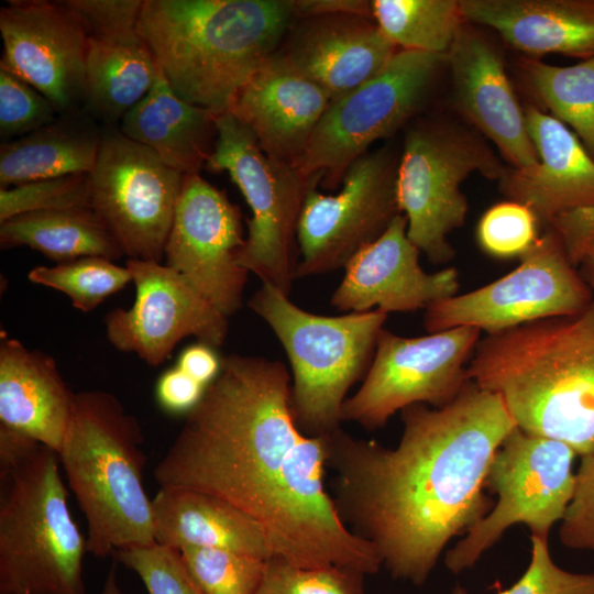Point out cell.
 Here are the masks:
<instances>
[{"mask_svg":"<svg viewBox=\"0 0 594 594\" xmlns=\"http://www.w3.org/2000/svg\"><path fill=\"white\" fill-rule=\"evenodd\" d=\"M593 300L592 290L548 229L507 275L429 306L424 326L430 333L473 327L493 334L535 320L575 316Z\"/></svg>","mask_w":594,"mask_h":594,"instance_id":"obj_15","label":"cell"},{"mask_svg":"<svg viewBox=\"0 0 594 594\" xmlns=\"http://www.w3.org/2000/svg\"><path fill=\"white\" fill-rule=\"evenodd\" d=\"M0 33L1 69L38 90L59 114L87 110L86 36L64 1L9 0Z\"/></svg>","mask_w":594,"mask_h":594,"instance_id":"obj_18","label":"cell"},{"mask_svg":"<svg viewBox=\"0 0 594 594\" xmlns=\"http://www.w3.org/2000/svg\"><path fill=\"white\" fill-rule=\"evenodd\" d=\"M576 455L560 441L514 428L495 452L484 482L497 502L447 551L446 566L455 574L473 566L516 524L548 540L572 501Z\"/></svg>","mask_w":594,"mask_h":594,"instance_id":"obj_10","label":"cell"},{"mask_svg":"<svg viewBox=\"0 0 594 594\" xmlns=\"http://www.w3.org/2000/svg\"><path fill=\"white\" fill-rule=\"evenodd\" d=\"M244 240L239 207L199 174L184 175L164 264L227 317L242 306L249 272L238 253Z\"/></svg>","mask_w":594,"mask_h":594,"instance_id":"obj_17","label":"cell"},{"mask_svg":"<svg viewBox=\"0 0 594 594\" xmlns=\"http://www.w3.org/2000/svg\"><path fill=\"white\" fill-rule=\"evenodd\" d=\"M59 116L38 90L0 68V138L4 142L32 133Z\"/></svg>","mask_w":594,"mask_h":594,"instance_id":"obj_39","label":"cell"},{"mask_svg":"<svg viewBox=\"0 0 594 594\" xmlns=\"http://www.w3.org/2000/svg\"><path fill=\"white\" fill-rule=\"evenodd\" d=\"M101 594H128L122 590L118 581L117 566L114 563L108 570Z\"/></svg>","mask_w":594,"mask_h":594,"instance_id":"obj_46","label":"cell"},{"mask_svg":"<svg viewBox=\"0 0 594 594\" xmlns=\"http://www.w3.org/2000/svg\"><path fill=\"white\" fill-rule=\"evenodd\" d=\"M206 387L176 365L161 375L155 394L164 410L187 414L200 402Z\"/></svg>","mask_w":594,"mask_h":594,"instance_id":"obj_43","label":"cell"},{"mask_svg":"<svg viewBox=\"0 0 594 594\" xmlns=\"http://www.w3.org/2000/svg\"><path fill=\"white\" fill-rule=\"evenodd\" d=\"M397 151L385 145L366 152L346 169L334 195L317 190L312 178L297 228L296 278L344 267L402 215L397 197Z\"/></svg>","mask_w":594,"mask_h":594,"instance_id":"obj_13","label":"cell"},{"mask_svg":"<svg viewBox=\"0 0 594 594\" xmlns=\"http://www.w3.org/2000/svg\"><path fill=\"white\" fill-rule=\"evenodd\" d=\"M67 496L58 454L41 443L0 471V594H87Z\"/></svg>","mask_w":594,"mask_h":594,"instance_id":"obj_6","label":"cell"},{"mask_svg":"<svg viewBox=\"0 0 594 594\" xmlns=\"http://www.w3.org/2000/svg\"><path fill=\"white\" fill-rule=\"evenodd\" d=\"M216 118L211 111L177 96L158 69L150 91L127 112L118 128L180 174H199L213 151Z\"/></svg>","mask_w":594,"mask_h":594,"instance_id":"obj_27","label":"cell"},{"mask_svg":"<svg viewBox=\"0 0 594 594\" xmlns=\"http://www.w3.org/2000/svg\"><path fill=\"white\" fill-rule=\"evenodd\" d=\"M216 125L217 139L206 168L227 172L252 213L238 263L262 284L288 295L299 257L298 221L312 178L267 156L252 131L229 111L217 116Z\"/></svg>","mask_w":594,"mask_h":594,"instance_id":"obj_9","label":"cell"},{"mask_svg":"<svg viewBox=\"0 0 594 594\" xmlns=\"http://www.w3.org/2000/svg\"><path fill=\"white\" fill-rule=\"evenodd\" d=\"M480 336L473 327L417 338L383 329L360 388L342 405L341 421L375 430L413 404L435 408L448 405L470 381L466 363Z\"/></svg>","mask_w":594,"mask_h":594,"instance_id":"obj_12","label":"cell"},{"mask_svg":"<svg viewBox=\"0 0 594 594\" xmlns=\"http://www.w3.org/2000/svg\"><path fill=\"white\" fill-rule=\"evenodd\" d=\"M579 273L594 295V250L580 264Z\"/></svg>","mask_w":594,"mask_h":594,"instance_id":"obj_47","label":"cell"},{"mask_svg":"<svg viewBox=\"0 0 594 594\" xmlns=\"http://www.w3.org/2000/svg\"><path fill=\"white\" fill-rule=\"evenodd\" d=\"M538 224L536 215L527 206L503 201L481 217L476 239L481 249L492 256L521 257L538 241Z\"/></svg>","mask_w":594,"mask_h":594,"instance_id":"obj_37","label":"cell"},{"mask_svg":"<svg viewBox=\"0 0 594 594\" xmlns=\"http://www.w3.org/2000/svg\"><path fill=\"white\" fill-rule=\"evenodd\" d=\"M531 558L518 581L498 594H594V573H574L558 566L548 540L530 537Z\"/></svg>","mask_w":594,"mask_h":594,"instance_id":"obj_40","label":"cell"},{"mask_svg":"<svg viewBox=\"0 0 594 594\" xmlns=\"http://www.w3.org/2000/svg\"><path fill=\"white\" fill-rule=\"evenodd\" d=\"M450 594H468L466 590L462 586H455Z\"/></svg>","mask_w":594,"mask_h":594,"instance_id":"obj_48","label":"cell"},{"mask_svg":"<svg viewBox=\"0 0 594 594\" xmlns=\"http://www.w3.org/2000/svg\"><path fill=\"white\" fill-rule=\"evenodd\" d=\"M293 11L295 20L330 14L373 19L372 2L365 0H293Z\"/></svg>","mask_w":594,"mask_h":594,"instance_id":"obj_45","label":"cell"},{"mask_svg":"<svg viewBox=\"0 0 594 594\" xmlns=\"http://www.w3.org/2000/svg\"><path fill=\"white\" fill-rule=\"evenodd\" d=\"M87 111L118 128L155 82L158 65L138 26L85 34Z\"/></svg>","mask_w":594,"mask_h":594,"instance_id":"obj_28","label":"cell"},{"mask_svg":"<svg viewBox=\"0 0 594 594\" xmlns=\"http://www.w3.org/2000/svg\"><path fill=\"white\" fill-rule=\"evenodd\" d=\"M177 366L202 385L208 386L220 372L221 359L218 358L213 348L198 342L187 346L180 353Z\"/></svg>","mask_w":594,"mask_h":594,"instance_id":"obj_44","label":"cell"},{"mask_svg":"<svg viewBox=\"0 0 594 594\" xmlns=\"http://www.w3.org/2000/svg\"><path fill=\"white\" fill-rule=\"evenodd\" d=\"M525 114L539 162L507 167L499 191L527 206L546 226L563 211L594 205V158L579 138L537 106H527Z\"/></svg>","mask_w":594,"mask_h":594,"instance_id":"obj_23","label":"cell"},{"mask_svg":"<svg viewBox=\"0 0 594 594\" xmlns=\"http://www.w3.org/2000/svg\"><path fill=\"white\" fill-rule=\"evenodd\" d=\"M183 178L119 128L103 127L89 173L90 207L128 258L163 262Z\"/></svg>","mask_w":594,"mask_h":594,"instance_id":"obj_14","label":"cell"},{"mask_svg":"<svg viewBox=\"0 0 594 594\" xmlns=\"http://www.w3.org/2000/svg\"><path fill=\"white\" fill-rule=\"evenodd\" d=\"M125 266L135 285V300L128 309L109 311L105 319L107 339L117 350L158 366L187 337L213 349L223 344L229 317L183 275L163 262L128 258Z\"/></svg>","mask_w":594,"mask_h":594,"instance_id":"obj_16","label":"cell"},{"mask_svg":"<svg viewBox=\"0 0 594 594\" xmlns=\"http://www.w3.org/2000/svg\"><path fill=\"white\" fill-rule=\"evenodd\" d=\"M154 536L160 544L230 550L261 559L274 557L262 525L216 495L161 487L152 499Z\"/></svg>","mask_w":594,"mask_h":594,"instance_id":"obj_26","label":"cell"},{"mask_svg":"<svg viewBox=\"0 0 594 594\" xmlns=\"http://www.w3.org/2000/svg\"><path fill=\"white\" fill-rule=\"evenodd\" d=\"M248 306L272 328L288 356L292 409L299 430L310 437L339 430L346 394L365 377L388 314L373 309L321 316L267 284Z\"/></svg>","mask_w":594,"mask_h":594,"instance_id":"obj_7","label":"cell"},{"mask_svg":"<svg viewBox=\"0 0 594 594\" xmlns=\"http://www.w3.org/2000/svg\"><path fill=\"white\" fill-rule=\"evenodd\" d=\"M547 228L558 237L570 263L579 267L594 250V205L563 211Z\"/></svg>","mask_w":594,"mask_h":594,"instance_id":"obj_42","label":"cell"},{"mask_svg":"<svg viewBox=\"0 0 594 594\" xmlns=\"http://www.w3.org/2000/svg\"><path fill=\"white\" fill-rule=\"evenodd\" d=\"M400 418L395 448L330 433L328 468L343 522L394 579L421 585L448 542L492 509L486 473L517 426L503 398L472 381L448 405L413 404Z\"/></svg>","mask_w":594,"mask_h":594,"instance_id":"obj_2","label":"cell"},{"mask_svg":"<svg viewBox=\"0 0 594 594\" xmlns=\"http://www.w3.org/2000/svg\"><path fill=\"white\" fill-rule=\"evenodd\" d=\"M75 394L54 359L30 350L2 332L0 341V425L58 453Z\"/></svg>","mask_w":594,"mask_h":594,"instance_id":"obj_25","label":"cell"},{"mask_svg":"<svg viewBox=\"0 0 594 594\" xmlns=\"http://www.w3.org/2000/svg\"><path fill=\"white\" fill-rule=\"evenodd\" d=\"M103 127L87 110L55 121L0 146V187L89 174L96 163Z\"/></svg>","mask_w":594,"mask_h":594,"instance_id":"obj_29","label":"cell"},{"mask_svg":"<svg viewBox=\"0 0 594 594\" xmlns=\"http://www.w3.org/2000/svg\"><path fill=\"white\" fill-rule=\"evenodd\" d=\"M364 576L341 566L307 568L272 557L256 594H366Z\"/></svg>","mask_w":594,"mask_h":594,"instance_id":"obj_35","label":"cell"},{"mask_svg":"<svg viewBox=\"0 0 594 594\" xmlns=\"http://www.w3.org/2000/svg\"><path fill=\"white\" fill-rule=\"evenodd\" d=\"M383 34L399 50L447 55L465 18L460 0H373Z\"/></svg>","mask_w":594,"mask_h":594,"instance_id":"obj_32","label":"cell"},{"mask_svg":"<svg viewBox=\"0 0 594 594\" xmlns=\"http://www.w3.org/2000/svg\"><path fill=\"white\" fill-rule=\"evenodd\" d=\"M507 167L474 128L449 118H424L407 130L397 170V197L409 240L433 264L455 254L448 235L469 205L462 183L473 173L499 180Z\"/></svg>","mask_w":594,"mask_h":594,"instance_id":"obj_8","label":"cell"},{"mask_svg":"<svg viewBox=\"0 0 594 594\" xmlns=\"http://www.w3.org/2000/svg\"><path fill=\"white\" fill-rule=\"evenodd\" d=\"M517 68L538 106L566 125L594 158V57L557 66L522 56Z\"/></svg>","mask_w":594,"mask_h":594,"instance_id":"obj_31","label":"cell"},{"mask_svg":"<svg viewBox=\"0 0 594 594\" xmlns=\"http://www.w3.org/2000/svg\"><path fill=\"white\" fill-rule=\"evenodd\" d=\"M469 380L499 395L517 428L594 453V300L479 340Z\"/></svg>","mask_w":594,"mask_h":594,"instance_id":"obj_3","label":"cell"},{"mask_svg":"<svg viewBox=\"0 0 594 594\" xmlns=\"http://www.w3.org/2000/svg\"><path fill=\"white\" fill-rule=\"evenodd\" d=\"M559 538L566 548L594 552V453L581 457L574 494L561 520Z\"/></svg>","mask_w":594,"mask_h":594,"instance_id":"obj_41","label":"cell"},{"mask_svg":"<svg viewBox=\"0 0 594 594\" xmlns=\"http://www.w3.org/2000/svg\"><path fill=\"white\" fill-rule=\"evenodd\" d=\"M407 224L405 215L397 216L378 239L349 260L331 296L334 308L409 312L457 295V268L426 273L419 264L420 251L407 235Z\"/></svg>","mask_w":594,"mask_h":594,"instance_id":"obj_20","label":"cell"},{"mask_svg":"<svg viewBox=\"0 0 594 594\" xmlns=\"http://www.w3.org/2000/svg\"><path fill=\"white\" fill-rule=\"evenodd\" d=\"M143 441L138 419L113 394H75L57 454L87 521V552L95 557L156 542L143 485Z\"/></svg>","mask_w":594,"mask_h":594,"instance_id":"obj_5","label":"cell"},{"mask_svg":"<svg viewBox=\"0 0 594 594\" xmlns=\"http://www.w3.org/2000/svg\"><path fill=\"white\" fill-rule=\"evenodd\" d=\"M287 33L277 53L331 101L380 74L398 51L373 19L355 14L297 19Z\"/></svg>","mask_w":594,"mask_h":594,"instance_id":"obj_21","label":"cell"},{"mask_svg":"<svg viewBox=\"0 0 594 594\" xmlns=\"http://www.w3.org/2000/svg\"><path fill=\"white\" fill-rule=\"evenodd\" d=\"M328 437L299 430L283 362L233 353L221 358L154 477L161 487L209 493L248 513L274 557L377 573V551L343 522L324 486Z\"/></svg>","mask_w":594,"mask_h":594,"instance_id":"obj_1","label":"cell"},{"mask_svg":"<svg viewBox=\"0 0 594 594\" xmlns=\"http://www.w3.org/2000/svg\"><path fill=\"white\" fill-rule=\"evenodd\" d=\"M457 110L514 168L539 162L525 108L507 76L504 55L483 28L465 20L446 55Z\"/></svg>","mask_w":594,"mask_h":594,"instance_id":"obj_19","label":"cell"},{"mask_svg":"<svg viewBox=\"0 0 594 594\" xmlns=\"http://www.w3.org/2000/svg\"><path fill=\"white\" fill-rule=\"evenodd\" d=\"M113 556L138 574L148 594H204L177 549L155 542L119 550Z\"/></svg>","mask_w":594,"mask_h":594,"instance_id":"obj_38","label":"cell"},{"mask_svg":"<svg viewBox=\"0 0 594 594\" xmlns=\"http://www.w3.org/2000/svg\"><path fill=\"white\" fill-rule=\"evenodd\" d=\"M444 65L446 55L398 50L380 74L331 101L296 168L334 190L373 143L420 110Z\"/></svg>","mask_w":594,"mask_h":594,"instance_id":"obj_11","label":"cell"},{"mask_svg":"<svg viewBox=\"0 0 594 594\" xmlns=\"http://www.w3.org/2000/svg\"><path fill=\"white\" fill-rule=\"evenodd\" d=\"M331 99L277 52L248 80L229 112L270 157L296 167Z\"/></svg>","mask_w":594,"mask_h":594,"instance_id":"obj_22","label":"cell"},{"mask_svg":"<svg viewBox=\"0 0 594 594\" xmlns=\"http://www.w3.org/2000/svg\"><path fill=\"white\" fill-rule=\"evenodd\" d=\"M28 277L32 283L64 293L82 312L94 310L132 282L127 266L100 256L80 257L54 266L40 265L32 268Z\"/></svg>","mask_w":594,"mask_h":594,"instance_id":"obj_33","label":"cell"},{"mask_svg":"<svg viewBox=\"0 0 594 594\" xmlns=\"http://www.w3.org/2000/svg\"><path fill=\"white\" fill-rule=\"evenodd\" d=\"M1 249L29 246L52 261L70 262L100 256L117 261L124 254L91 208L35 211L0 223Z\"/></svg>","mask_w":594,"mask_h":594,"instance_id":"obj_30","label":"cell"},{"mask_svg":"<svg viewBox=\"0 0 594 594\" xmlns=\"http://www.w3.org/2000/svg\"><path fill=\"white\" fill-rule=\"evenodd\" d=\"M294 20L293 0H143L138 32L175 94L218 116Z\"/></svg>","mask_w":594,"mask_h":594,"instance_id":"obj_4","label":"cell"},{"mask_svg":"<svg viewBox=\"0 0 594 594\" xmlns=\"http://www.w3.org/2000/svg\"><path fill=\"white\" fill-rule=\"evenodd\" d=\"M90 207L89 174L47 178L0 189V223L22 213Z\"/></svg>","mask_w":594,"mask_h":594,"instance_id":"obj_36","label":"cell"},{"mask_svg":"<svg viewBox=\"0 0 594 594\" xmlns=\"http://www.w3.org/2000/svg\"><path fill=\"white\" fill-rule=\"evenodd\" d=\"M191 578L204 594H256L265 559L215 548L179 550Z\"/></svg>","mask_w":594,"mask_h":594,"instance_id":"obj_34","label":"cell"},{"mask_svg":"<svg viewBox=\"0 0 594 594\" xmlns=\"http://www.w3.org/2000/svg\"><path fill=\"white\" fill-rule=\"evenodd\" d=\"M466 21L526 56L594 57V0H460Z\"/></svg>","mask_w":594,"mask_h":594,"instance_id":"obj_24","label":"cell"}]
</instances>
